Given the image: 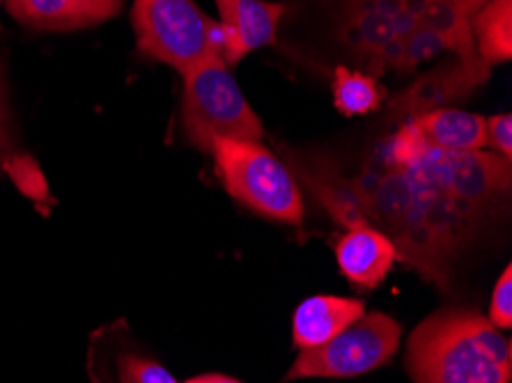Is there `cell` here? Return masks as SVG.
<instances>
[{"instance_id":"4fadbf2b","label":"cell","mask_w":512,"mask_h":383,"mask_svg":"<svg viewBox=\"0 0 512 383\" xmlns=\"http://www.w3.org/2000/svg\"><path fill=\"white\" fill-rule=\"evenodd\" d=\"M287 163H290L287 168L292 170V175L304 182L306 189L315 195V200L320 202V205L329 211L333 221L343 225L345 230L354 228V225L368 223L352 179H345L329 166H322L315 156L306 161L297 159L294 154H287Z\"/></svg>"},{"instance_id":"2e32d148","label":"cell","mask_w":512,"mask_h":383,"mask_svg":"<svg viewBox=\"0 0 512 383\" xmlns=\"http://www.w3.org/2000/svg\"><path fill=\"white\" fill-rule=\"evenodd\" d=\"M331 97L333 106L338 108V113L356 117L379 111L391 95L389 90L379 83L377 76L340 65L333 69Z\"/></svg>"},{"instance_id":"9a60e30c","label":"cell","mask_w":512,"mask_h":383,"mask_svg":"<svg viewBox=\"0 0 512 383\" xmlns=\"http://www.w3.org/2000/svg\"><path fill=\"white\" fill-rule=\"evenodd\" d=\"M473 46L487 67L512 58V0H487L469 19Z\"/></svg>"},{"instance_id":"6da1fadb","label":"cell","mask_w":512,"mask_h":383,"mask_svg":"<svg viewBox=\"0 0 512 383\" xmlns=\"http://www.w3.org/2000/svg\"><path fill=\"white\" fill-rule=\"evenodd\" d=\"M354 186L366 221L391 239L398 260L448 287L464 241L510 191V161L485 150H439L402 122Z\"/></svg>"},{"instance_id":"52a82bcc","label":"cell","mask_w":512,"mask_h":383,"mask_svg":"<svg viewBox=\"0 0 512 383\" xmlns=\"http://www.w3.org/2000/svg\"><path fill=\"white\" fill-rule=\"evenodd\" d=\"M490 69L480 60L476 49L455 53L444 65L418 78L411 88L389 97L391 111L400 122H407L432 108H441L446 101L467 97L490 78Z\"/></svg>"},{"instance_id":"d6986e66","label":"cell","mask_w":512,"mask_h":383,"mask_svg":"<svg viewBox=\"0 0 512 383\" xmlns=\"http://www.w3.org/2000/svg\"><path fill=\"white\" fill-rule=\"evenodd\" d=\"M485 140L490 152L512 159V117L508 113L485 117Z\"/></svg>"},{"instance_id":"ac0fdd59","label":"cell","mask_w":512,"mask_h":383,"mask_svg":"<svg viewBox=\"0 0 512 383\" xmlns=\"http://www.w3.org/2000/svg\"><path fill=\"white\" fill-rule=\"evenodd\" d=\"M490 324L503 331L512 326V269L510 264L503 269L501 278L496 280L492 301H490Z\"/></svg>"},{"instance_id":"e0dca14e","label":"cell","mask_w":512,"mask_h":383,"mask_svg":"<svg viewBox=\"0 0 512 383\" xmlns=\"http://www.w3.org/2000/svg\"><path fill=\"white\" fill-rule=\"evenodd\" d=\"M120 383H177L164 365L143 356H122L118 363Z\"/></svg>"},{"instance_id":"ffe728a7","label":"cell","mask_w":512,"mask_h":383,"mask_svg":"<svg viewBox=\"0 0 512 383\" xmlns=\"http://www.w3.org/2000/svg\"><path fill=\"white\" fill-rule=\"evenodd\" d=\"M451 3H453V7L457 10V14H460L462 19L469 21L473 14H476L480 7L487 3V0H451Z\"/></svg>"},{"instance_id":"9c48e42d","label":"cell","mask_w":512,"mask_h":383,"mask_svg":"<svg viewBox=\"0 0 512 383\" xmlns=\"http://www.w3.org/2000/svg\"><path fill=\"white\" fill-rule=\"evenodd\" d=\"M214 3L221 19V58L228 67L237 65L248 53L276 42V30L285 5L269 3V0H214Z\"/></svg>"},{"instance_id":"277c9868","label":"cell","mask_w":512,"mask_h":383,"mask_svg":"<svg viewBox=\"0 0 512 383\" xmlns=\"http://www.w3.org/2000/svg\"><path fill=\"white\" fill-rule=\"evenodd\" d=\"M182 131L196 150L209 154L216 140H255L265 129L223 58H209L184 74Z\"/></svg>"},{"instance_id":"30bf717a","label":"cell","mask_w":512,"mask_h":383,"mask_svg":"<svg viewBox=\"0 0 512 383\" xmlns=\"http://www.w3.org/2000/svg\"><path fill=\"white\" fill-rule=\"evenodd\" d=\"M127 0H5L7 12L26 28L72 33L118 17Z\"/></svg>"},{"instance_id":"7a4b0ae2","label":"cell","mask_w":512,"mask_h":383,"mask_svg":"<svg viewBox=\"0 0 512 383\" xmlns=\"http://www.w3.org/2000/svg\"><path fill=\"white\" fill-rule=\"evenodd\" d=\"M405 365L414 383H510L512 345L478 310L446 308L414 328Z\"/></svg>"},{"instance_id":"8fae6325","label":"cell","mask_w":512,"mask_h":383,"mask_svg":"<svg viewBox=\"0 0 512 383\" xmlns=\"http://www.w3.org/2000/svg\"><path fill=\"white\" fill-rule=\"evenodd\" d=\"M336 260L340 273L349 283L361 289H377L391 273L398 253L384 232L363 223L338 237Z\"/></svg>"},{"instance_id":"44dd1931","label":"cell","mask_w":512,"mask_h":383,"mask_svg":"<svg viewBox=\"0 0 512 383\" xmlns=\"http://www.w3.org/2000/svg\"><path fill=\"white\" fill-rule=\"evenodd\" d=\"M186 383H242V381L235 377H228V374H200V377Z\"/></svg>"},{"instance_id":"7402d4cb","label":"cell","mask_w":512,"mask_h":383,"mask_svg":"<svg viewBox=\"0 0 512 383\" xmlns=\"http://www.w3.org/2000/svg\"><path fill=\"white\" fill-rule=\"evenodd\" d=\"M0 3H3V0H0Z\"/></svg>"},{"instance_id":"5bb4252c","label":"cell","mask_w":512,"mask_h":383,"mask_svg":"<svg viewBox=\"0 0 512 383\" xmlns=\"http://www.w3.org/2000/svg\"><path fill=\"white\" fill-rule=\"evenodd\" d=\"M402 124V122H400ZM418 138L439 150L478 152L485 150V117L478 113L457 111V108H432L407 120Z\"/></svg>"},{"instance_id":"5b68a950","label":"cell","mask_w":512,"mask_h":383,"mask_svg":"<svg viewBox=\"0 0 512 383\" xmlns=\"http://www.w3.org/2000/svg\"><path fill=\"white\" fill-rule=\"evenodd\" d=\"M131 26L145 58L173 67L182 76L209 58H221L223 37L196 0H134Z\"/></svg>"},{"instance_id":"ba28073f","label":"cell","mask_w":512,"mask_h":383,"mask_svg":"<svg viewBox=\"0 0 512 383\" xmlns=\"http://www.w3.org/2000/svg\"><path fill=\"white\" fill-rule=\"evenodd\" d=\"M414 28H418V21L407 0H347L340 21L345 44L359 53L370 67V74L386 46Z\"/></svg>"},{"instance_id":"8992f818","label":"cell","mask_w":512,"mask_h":383,"mask_svg":"<svg viewBox=\"0 0 512 383\" xmlns=\"http://www.w3.org/2000/svg\"><path fill=\"white\" fill-rule=\"evenodd\" d=\"M400 340L402 326L393 317L384 312H366L324 345L299 351L285 381L361 377L391 363Z\"/></svg>"},{"instance_id":"3957f363","label":"cell","mask_w":512,"mask_h":383,"mask_svg":"<svg viewBox=\"0 0 512 383\" xmlns=\"http://www.w3.org/2000/svg\"><path fill=\"white\" fill-rule=\"evenodd\" d=\"M209 156L230 198L269 221L301 228L306 216L301 186L265 145L255 140H216Z\"/></svg>"},{"instance_id":"7c38bea8","label":"cell","mask_w":512,"mask_h":383,"mask_svg":"<svg viewBox=\"0 0 512 383\" xmlns=\"http://www.w3.org/2000/svg\"><path fill=\"white\" fill-rule=\"evenodd\" d=\"M363 315H366V308L356 299L329 294L310 296L294 310L292 345L299 351L320 347Z\"/></svg>"}]
</instances>
